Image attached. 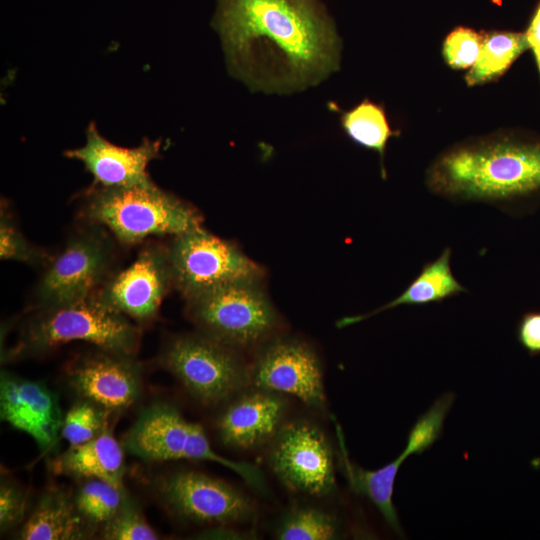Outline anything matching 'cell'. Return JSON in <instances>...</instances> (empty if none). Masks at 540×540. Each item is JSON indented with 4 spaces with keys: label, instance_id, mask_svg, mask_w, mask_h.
<instances>
[{
    "label": "cell",
    "instance_id": "cell-1",
    "mask_svg": "<svg viewBox=\"0 0 540 540\" xmlns=\"http://www.w3.org/2000/svg\"><path fill=\"white\" fill-rule=\"evenodd\" d=\"M211 26L229 73L253 92H300L340 67L341 39L322 0H216Z\"/></svg>",
    "mask_w": 540,
    "mask_h": 540
},
{
    "label": "cell",
    "instance_id": "cell-2",
    "mask_svg": "<svg viewBox=\"0 0 540 540\" xmlns=\"http://www.w3.org/2000/svg\"><path fill=\"white\" fill-rule=\"evenodd\" d=\"M425 183L448 200L526 214L540 199V142L497 137L457 145L432 162Z\"/></svg>",
    "mask_w": 540,
    "mask_h": 540
},
{
    "label": "cell",
    "instance_id": "cell-3",
    "mask_svg": "<svg viewBox=\"0 0 540 540\" xmlns=\"http://www.w3.org/2000/svg\"><path fill=\"white\" fill-rule=\"evenodd\" d=\"M81 212L123 244L154 235L176 236L201 226L202 220L192 206L153 181L125 187L91 185L83 194Z\"/></svg>",
    "mask_w": 540,
    "mask_h": 540
},
{
    "label": "cell",
    "instance_id": "cell-4",
    "mask_svg": "<svg viewBox=\"0 0 540 540\" xmlns=\"http://www.w3.org/2000/svg\"><path fill=\"white\" fill-rule=\"evenodd\" d=\"M71 341H84L104 351L134 356L140 344V329L94 294L68 304L37 309L9 351V357L44 353Z\"/></svg>",
    "mask_w": 540,
    "mask_h": 540
},
{
    "label": "cell",
    "instance_id": "cell-5",
    "mask_svg": "<svg viewBox=\"0 0 540 540\" xmlns=\"http://www.w3.org/2000/svg\"><path fill=\"white\" fill-rule=\"evenodd\" d=\"M124 445L131 454L145 461H211L231 469L252 486L260 488L263 483L254 466L216 453L202 427L186 420L166 403L145 408L128 431Z\"/></svg>",
    "mask_w": 540,
    "mask_h": 540
},
{
    "label": "cell",
    "instance_id": "cell-6",
    "mask_svg": "<svg viewBox=\"0 0 540 540\" xmlns=\"http://www.w3.org/2000/svg\"><path fill=\"white\" fill-rule=\"evenodd\" d=\"M187 313L202 334L233 348L264 340L277 324L256 281L230 283L187 299Z\"/></svg>",
    "mask_w": 540,
    "mask_h": 540
},
{
    "label": "cell",
    "instance_id": "cell-7",
    "mask_svg": "<svg viewBox=\"0 0 540 540\" xmlns=\"http://www.w3.org/2000/svg\"><path fill=\"white\" fill-rule=\"evenodd\" d=\"M164 369L204 405L232 399L250 384V371L234 348L209 336L173 338L160 355Z\"/></svg>",
    "mask_w": 540,
    "mask_h": 540
},
{
    "label": "cell",
    "instance_id": "cell-8",
    "mask_svg": "<svg viewBox=\"0 0 540 540\" xmlns=\"http://www.w3.org/2000/svg\"><path fill=\"white\" fill-rule=\"evenodd\" d=\"M113 260L114 246L103 226L90 223L76 232L47 263L34 292L36 310L94 295L104 284Z\"/></svg>",
    "mask_w": 540,
    "mask_h": 540
},
{
    "label": "cell",
    "instance_id": "cell-9",
    "mask_svg": "<svg viewBox=\"0 0 540 540\" xmlns=\"http://www.w3.org/2000/svg\"><path fill=\"white\" fill-rule=\"evenodd\" d=\"M173 285L187 299L242 281L258 282L261 267L201 226L173 236L167 247Z\"/></svg>",
    "mask_w": 540,
    "mask_h": 540
},
{
    "label": "cell",
    "instance_id": "cell-10",
    "mask_svg": "<svg viewBox=\"0 0 540 540\" xmlns=\"http://www.w3.org/2000/svg\"><path fill=\"white\" fill-rule=\"evenodd\" d=\"M270 466L289 489L324 496L335 487L334 458L319 428L298 421L282 426L274 437Z\"/></svg>",
    "mask_w": 540,
    "mask_h": 540
},
{
    "label": "cell",
    "instance_id": "cell-11",
    "mask_svg": "<svg viewBox=\"0 0 540 540\" xmlns=\"http://www.w3.org/2000/svg\"><path fill=\"white\" fill-rule=\"evenodd\" d=\"M454 398L453 393H446L437 399L410 429L403 451L394 460L376 470H365L349 460L341 431L338 428L342 465L351 488L356 493L367 497L377 507L388 525L398 533L400 532L399 518L393 504L397 473L409 456L423 453L440 437L444 420Z\"/></svg>",
    "mask_w": 540,
    "mask_h": 540
},
{
    "label": "cell",
    "instance_id": "cell-12",
    "mask_svg": "<svg viewBox=\"0 0 540 540\" xmlns=\"http://www.w3.org/2000/svg\"><path fill=\"white\" fill-rule=\"evenodd\" d=\"M163 503L177 516L196 523L244 522L255 513L252 501L221 480L194 471H180L159 481Z\"/></svg>",
    "mask_w": 540,
    "mask_h": 540
},
{
    "label": "cell",
    "instance_id": "cell-13",
    "mask_svg": "<svg viewBox=\"0 0 540 540\" xmlns=\"http://www.w3.org/2000/svg\"><path fill=\"white\" fill-rule=\"evenodd\" d=\"M173 285L167 247L149 245L95 293L107 306L138 321L153 319Z\"/></svg>",
    "mask_w": 540,
    "mask_h": 540
},
{
    "label": "cell",
    "instance_id": "cell-14",
    "mask_svg": "<svg viewBox=\"0 0 540 540\" xmlns=\"http://www.w3.org/2000/svg\"><path fill=\"white\" fill-rule=\"evenodd\" d=\"M249 371L250 384L256 388L295 396L315 409L324 408L321 365L305 343L277 340L258 355Z\"/></svg>",
    "mask_w": 540,
    "mask_h": 540
},
{
    "label": "cell",
    "instance_id": "cell-15",
    "mask_svg": "<svg viewBox=\"0 0 540 540\" xmlns=\"http://www.w3.org/2000/svg\"><path fill=\"white\" fill-rule=\"evenodd\" d=\"M81 147L69 149L64 155L83 164L94 179L93 185L125 187L151 182L149 164L160 156L162 141L144 138L135 147L113 144L90 122Z\"/></svg>",
    "mask_w": 540,
    "mask_h": 540
},
{
    "label": "cell",
    "instance_id": "cell-16",
    "mask_svg": "<svg viewBox=\"0 0 540 540\" xmlns=\"http://www.w3.org/2000/svg\"><path fill=\"white\" fill-rule=\"evenodd\" d=\"M68 375L81 398L108 412L130 407L141 393L140 366L133 355L99 349L75 361Z\"/></svg>",
    "mask_w": 540,
    "mask_h": 540
},
{
    "label": "cell",
    "instance_id": "cell-17",
    "mask_svg": "<svg viewBox=\"0 0 540 540\" xmlns=\"http://www.w3.org/2000/svg\"><path fill=\"white\" fill-rule=\"evenodd\" d=\"M1 420L30 435L42 451L58 439L63 416L56 395L44 384L2 373Z\"/></svg>",
    "mask_w": 540,
    "mask_h": 540
},
{
    "label": "cell",
    "instance_id": "cell-18",
    "mask_svg": "<svg viewBox=\"0 0 540 540\" xmlns=\"http://www.w3.org/2000/svg\"><path fill=\"white\" fill-rule=\"evenodd\" d=\"M233 398L217 422L224 444L250 449L275 437L285 410L280 397L274 392L254 387Z\"/></svg>",
    "mask_w": 540,
    "mask_h": 540
},
{
    "label": "cell",
    "instance_id": "cell-19",
    "mask_svg": "<svg viewBox=\"0 0 540 540\" xmlns=\"http://www.w3.org/2000/svg\"><path fill=\"white\" fill-rule=\"evenodd\" d=\"M53 469L59 474L74 478L100 479L124 489L123 449L107 429L84 444L70 446L53 461Z\"/></svg>",
    "mask_w": 540,
    "mask_h": 540
},
{
    "label": "cell",
    "instance_id": "cell-20",
    "mask_svg": "<svg viewBox=\"0 0 540 540\" xmlns=\"http://www.w3.org/2000/svg\"><path fill=\"white\" fill-rule=\"evenodd\" d=\"M451 254L450 247L444 248L435 260L422 267L420 273L398 297L366 314L344 317L337 322V326L343 328L398 306L438 303L467 292L452 273Z\"/></svg>",
    "mask_w": 540,
    "mask_h": 540
},
{
    "label": "cell",
    "instance_id": "cell-21",
    "mask_svg": "<svg viewBox=\"0 0 540 540\" xmlns=\"http://www.w3.org/2000/svg\"><path fill=\"white\" fill-rule=\"evenodd\" d=\"M91 526L79 513L74 499L51 489L38 501L19 533L22 540H75L87 536Z\"/></svg>",
    "mask_w": 540,
    "mask_h": 540
},
{
    "label": "cell",
    "instance_id": "cell-22",
    "mask_svg": "<svg viewBox=\"0 0 540 540\" xmlns=\"http://www.w3.org/2000/svg\"><path fill=\"white\" fill-rule=\"evenodd\" d=\"M330 109L338 113L340 125L351 141L378 153L381 174L385 179L386 145L391 137L398 136L400 133L390 127L384 108L369 99H364L346 111L341 110L335 103H330Z\"/></svg>",
    "mask_w": 540,
    "mask_h": 540
},
{
    "label": "cell",
    "instance_id": "cell-23",
    "mask_svg": "<svg viewBox=\"0 0 540 540\" xmlns=\"http://www.w3.org/2000/svg\"><path fill=\"white\" fill-rule=\"evenodd\" d=\"M482 35L479 57L465 74L468 86L482 85L500 78L529 49L525 33L493 30L482 32Z\"/></svg>",
    "mask_w": 540,
    "mask_h": 540
},
{
    "label": "cell",
    "instance_id": "cell-24",
    "mask_svg": "<svg viewBox=\"0 0 540 540\" xmlns=\"http://www.w3.org/2000/svg\"><path fill=\"white\" fill-rule=\"evenodd\" d=\"M127 496L124 489L100 479H89L80 486L73 499L84 519L96 526L112 518Z\"/></svg>",
    "mask_w": 540,
    "mask_h": 540
},
{
    "label": "cell",
    "instance_id": "cell-25",
    "mask_svg": "<svg viewBox=\"0 0 540 540\" xmlns=\"http://www.w3.org/2000/svg\"><path fill=\"white\" fill-rule=\"evenodd\" d=\"M336 519L313 507L293 509L282 521L276 533L280 540H330L337 536Z\"/></svg>",
    "mask_w": 540,
    "mask_h": 540
},
{
    "label": "cell",
    "instance_id": "cell-26",
    "mask_svg": "<svg viewBox=\"0 0 540 540\" xmlns=\"http://www.w3.org/2000/svg\"><path fill=\"white\" fill-rule=\"evenodd\" d=\"M108 413L87 400L77 403L64 416L61 434L70 446L84 444L107 429Z\"/></svg>",
    "mask_w": 540,
    "mask_h": 540
},
{
    "label": "cell",
    "instance_id": "cell-27",
    "mask_svg": "<svg viewBox=\"0 0 540 540\" xmlns=\"http://www.w3.org/2000/svg\"><path fill=\"white\" fill-rule=\"evenodd\" d=\"M102 537L108 540H155L159 538L129 496L115 515L103 524Z\"/></svg>",
    "mask_w": 540,
    "mask_h": 540
},
{
    "label": "cell",
    "instance_id": "cell-28",
    "mask_svg": "<svg viewBox=\"0 0 540 540\" xmlns=\"http://www.w3.org/2000/svg\"><path fill=\"white\" fill-rule=\"evenodd\" d=\"M483 35L476 30L459 26L450 31L442 43V56L452 69L471 68L477 61Z\"/></svg>",
    "mask_w": 540,
    "mask_h": 540
},
{
    "label": "cell",
    "instance_id": "cell-29",
    "mask_svg": "<svg viewBox=\"0 0 540 540\" xmlns=\"http://www.w3.org/2000/svg\"><path fill=\"white\" fill-rule=\"evenodd\" d=\"M0 257L2 260L31 265L42 263L44 258L43 253L29 243L3 208L0 217Z\"/></svg>",
    "mask_w": 540,
    "mask_h": 540
},
{
    "label": "cell",
    "instance_id": "cell-30",
    "mask_svg": "<svg viewBox=\"0 0 540 540\" xmlns=\"http://www.w3.org/2000/svg\"><path fill=\"white\" fill-rule=\"evenodd\" d=\"M26 499L22 491L9 483L0 487V528L1 532L17 526L25 515Z\"/></svg>",
    "mask_w": 540,
    "mask_h": 540
},
{
    "label": "cell",
    "instance_id": "cell-31",
    "mask_svg": "<svg viewBox=\"0 0 540 540\" xmlns=\"http://www.w3.org/2000/svg\"><path fill=\"white\" fill-rule=\"evenodd\" d=\"M516 336L531 357L540 355V310L527 311L520 317Z\"/></svg>",
    "mask_w": 540,
    "mask_h": 540
},
{
    "label": "cell",
    "instance_id": "cell-32",
    "mask_svg": "<svg viewBox=\"0 0 540 540\" xmlns=\"http://www.w3.org/2000/svg\"><path fill=\"white\" fill-rule=\"evenodd\" d=\"M529 49L532 51L540 78V2L525 32Z\"/></svg>",
    "mask_w": 540,
    "mask_h": 540
}]
</instances>
